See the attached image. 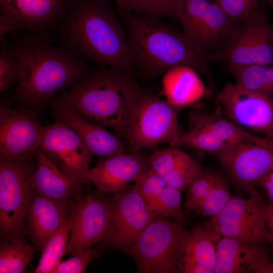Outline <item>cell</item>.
Masks as SVG:
<instances>
[{"instance_id":"cell-1","label":"cell","mask_w":273,"mask_h":273,"mask_svg":"<svg viewBox=\"0 0 273 273\" xmlns=\"http://www.w3.org/2000/svg\"><path fill=\"white\" fill-rule=\"evenodd\" d=\"M3 43L19 67L13 97L21 106L39 114L59 91L89 75L86 59L51 44L50 35L26 32L14 34Z\"/></svg>"},{"instance_id":"cell-2","label":"cell","mask_w":273,"mask_h":273,"mask_svg":"<svg viewBox=\"0 0 273 273\" xmlns=\"http://www.w3.org/2000/svg\"><path fill=\"white\" fill-rule=\"evenodd\" d=\"M110 0H70L56 29L62 47L130 75L136 67Z\"/></svg>"},{"instance_id":"cell-3","label":"cell","mask_w":273,"mask_h":273,"mask_svg":"<svg viewBox=\"0 0 273 273\" xmlns=\"http://www.w3.org/2000/svg\"><path fill=\"white\" fill-rule=\"evenodd\" d=\"M129 48L136 68L149 77L169 69L186 65L210 77L209 58L200 53L160 18L121 10Z\"/></svg>"},{"instance_id":"cell-4","label":"cell","mask_w":273,"mask_h":273,"mask_svg":"<svg viewBox=\"0 0 273 273\" xmlns=\"http://www.w3.org/2000/svg\"><path fill=\"white\" fill-rule=\"evenodd\" d=\"M143 91L131 75L108 67L89 75L56 98L88 119L126 138L130 114Z\"/></svg>"},{"instance_id":"cell-5","label":"cell","mask_w":273,"mask_h":273,"mask_svg":"<svg viewBox=\"0 0 273 273\" xmlns=\"http://www.w3.org/2000/svg\"><path fill=\"white\" fill-rule=\"evenodd\" d=\"M175 17L187 39L209 59L224 48L239 24L212 0H177Z\"/></svg>"},{"instance_id":"cell-6","label":"cell","mask_w":273,"mask_h":273,"mask_svg":"<svg viewBox=\"0 0 273 273\" xmlns=\"http://www.w3.org/2000/svg\"><path fill=\"white\" fill-rule=\"evenodd\" d=\"M35 155L30 158L0 156V230L7 240L20 237L34 191L32 176Z\"/></svg>"},{"instance_id":"cell-7","label":"cell","mask_w":273,"mask_h":273,"mask_svg":"<svg viewBox=\"0 0 273 273\" xmlns=\"http://www.w3.org/2000/svg\"><path fill=\"white\" fill-rule=\"evenodd\" d=\"M166 218L153 217L131 248L139 272H177L187 230L184 219Z\"/></svg>"},{"instance_id":"cell-8","label":"cell","mask_w":273,"mask_h":273,"mask_svg":"<svg viewBox=\"0 0 273 273\" xmlns=\"http://www.w3.org/2000/svg\"><path fill=\"white\" fill-rule=\"evenodd\" d=\"M181 109L156 94L143 90L130 114L126 139L132 151L169 145L181 134L178 117Z\"/></svg>"},{"instance_id":"cell-9","label":"cell","mask_w":273,"mask_h":273,"mask_svg":"<svg viewBox=\"0 0 273 273\" xmlns=\"http://www.w3.org/2000/svg\"><path fill=\"white\" fill-rule=\"evenodd\" d=\"M209 61L222 63L228 68L273 65V25L267 20L264 5L237 25L226 46Z\"/></svg>"},{"instance_id":"cell-10","label":"cell","mask_w":273,"mask_h":273,"mask_svg":"<svg viewBox=\"0 0 273 273\" xmlns=\"http://www.w3.org/2000/svg\"><path fill=\"white\" fill-rule=\"evenodd\" d=\"M262 201L252 190L248 199L233 196L225 208L211 217L205 226L218 239L225 237L249 244L273 245V236L262 214Z\"/></svg>"},{"instance_id":"cell-11","label":"cell","mask_w":273,"mask_h":273,"mask_svg":"<svg viewBox=\"0 0 273 273\" xmlns=\"http://www.w3.org/2000/svg\"><path fill=\"white\" fill-rule=\"evenodd\" d=\"M112 211L107 231L100 240L102 247L129 253L131 248L155 217L146 200L134 186H128L113 195Z\"/></svg>"},{"instance_id":"cell-12","label":"cell","mask_w":273,"mask_h":273,"mask_svg":"<svg viewBox=\"0 0 273 273\" xmlns=\"http://www.w3.org/2000/svg\"><path fill=\"white\" fill-rule=\"evenodd\" d=\"M70 0H0V41L13 31L49 35L56 29Z\"/></svg>"},{"instance_id":"cell-13","label":"cell","mask_w":273,"mask_h":273,"mask_svg":"<svg viewBox=\"0 0 273 273\" xmlns=\"http://www.w3.org/2000/svg\"><path fill=\"white\" fill-rule=\"evenodd\" d=\"M234 122L273 140V99L269 96L228 83L216 95Z\"/></svg>"},{"instance_id":"cell-14","label":"cell","mask_w":273,"mask_h":273,"mask_svg":"<svg viewBox=\"0 0 273 273\" xmlns=\"http://www.w3.org/2000/svg\"><path fill=\"white\" fill-rule=\"evenodd\" d=\"M46 130L38 113L24 107L0 105V156L30 158L40 147Z\"/></svg>"},{"instance_id":"cell-15","label":"cell","mask_w":273,"mask_h":273,"mask_svg":"<svg viewBox=\"0 0 273 273\" xmlns=\"http://www.w3.org/2000/svg\"><path fill=\"white\" fill-rule=\"evenodd\" d=\"M98 190L71 205L72 214L65 253L73 255L90 248L105 234L112 211V199Z\"/></svg>"},{"instance_id":"cell-16","label":"cell","mask_w":273,"mask_h":273,"mask_svg":"<svg viewBox=\"0 0 273 273\" xmlns=\"http://www.w3.org/2000/svg\"><path fill=\"white\" fill-rule=\"evenodd\" d=\"M41 149L81 186L89 183V165L93 155L77 134L60 120L46 126Z\"/></svg>"},{"instance_id":"cell-17","label":"cell","mask_w":273,"mask_h":273,"mask_svg":"<svg viewBox=\"0 0 273 273\" xmlns=\"http://www.w3.org/2000/svg\"><path fill=\"white\" fill-rule=\"evenodd\" d=\"M239 184L250 187L273 171V151L252 142L228 144L213 154Z\"/></svg>"},{"instance_id":"cell-18","label":"cell","mask_w":273,"mask_h":273,"mask_svg":"<svg viewBox=\"0 0 273 273\" xmlns=\"http://www.w3.org/2000/svg\"><path fill=\"white\" fill-rule=\"evenodd\" d=\"M48 104L55 119L73 130L93 155L105 159L125 153L123 144L102 125L85 118L56 97Z\"/></svg>"},{"instance_id":"cell-19","label":"cell","mask_w":273,"mask_h":273,"mask_svg":"<svg viewBox=\"0 0 273 273\" xmlns=\"http://www.w3.org/2000/svg\"><path fill=\"white\" fill-rule=\"evenodd\" d=\"M150 168L149 157L140 151L101 159L89 170V180L98 190L115 195Z\"/></svg>"},{"instance_id":"cell-20","label":"cell","mask_w":273,"mask_h":273,"mask_svg":"<svg viewBox=\"0 0 273 273\" xmlns=\"http://www.w3.org/2000/svg\"><path fill=\"white\" fill-rule=\"evenodd\" d=\"M264 244L219 237L214 273H273V263Z\"/></svg>"},{"instance_id":"cell-21","label":"cell","mask_w":273,"mask_h":273,"mask_svg":"<svg viewBox=\"0 0 273 273\" xmlns=\"http://www.w3.org/2000/svg\"><path fill=\"white\" fill-rule=\"evenodd\" d=\"M72 203L51 198L34 191L26 214L31 239L42 249L61 224Z\"/></svg>"},{"instance_id":"cell-22","label":"cell","mask_w":273,"mask_h":273,"mask_svg":"<svg viewBox=\"0 0 273 273\" xmlns=\"http://www.w3.org/2000/svg\"><path fill=\"white\" fill-rule=\"evenodd\" d=\"M217 239L205 225L187 230L177 272L213 273Z\"/></svg>"},{"instance_id":"cell-23","label":"cell","mask_w":273,"mask_h":273,"mask_svg":"<svg viewBox=\"0 0 273 273\" xmlns=\"http://www.w3.org/2000/svg\"><path fill=\"white\" fill-rule=\"evenodd\" d=\"M35 158L36 166L32 176L34 191L51 198L65 200L83 191L82 186L65 173L40 147Z\"/></svg>"},{"instance_id":"cell-24","label":"cell","mask_w":273,"mask_h":273,"mask_svg":"<svg viewBox=\"0 0 273 273\" xmlns=\"http://www.w3.org/2000/svg\"><path fill=\"white\" fill-rule=\"evenodd\" d=\"M149 161L150 168L167 185L181 192L187 189L201 165L189 154L172 146L155 151L149 157Z\"/></svg>"},{"instance_id":"cell-25","label":"cell","mask_w":273,"mask_h":273,"mask_svg":"<svg viewBox=\"0 0 273 273\" xmlns=\"http://www.w3.org/2000/svg\"><path fill=\"white\" fill-rule=\"evenodd\" d=\"M163 74L165 100L180 109L197 103L205 93V86L197 71L190 66H176Z\"/></svg>"},{"instance_id":"cell-26","label":"cell","mask_w":273,"mask_h":273,"mask_svg":"<svg viewBox=\"0 0 273 273\" xmlns=\"http://www.w3.org/2000/svg\"><path fill=\"white\" fill-rule=\"evenodd\" d=\"M190 125L207 129L226 144L252 142L261 145L262 137L254 135L229 120L195 107L189 113Z\"/></svg>"},{"instance_id":"cell-27","label":"cell","mask_w":273,"mask_h":273,"mask_svg":"<svg viewBox=\"0 0 273 273\" xmlns=\"http://www.w3.org/2000/svg\"><path fill=\"white\" fill-rule=\"evenodd\" d=\"M72 220L70 208L61 224L48 240L42 249L36 273H52L66 252Z\"/></svg>"},{"instance_id":"cell-28","label":"cell","mask_w":273,"mask_h":273,"mask_svg":"<svg viewBox=\"0 0 273 273\" xmlns=\"http://www.w3.org/2000/svg\"><path fill=\"white\" fill-rule=\"evenodd\" d=\"M228 69L235 83L248 89L273 97V65H251Z\"/></svg>"},{"instance_id":"cell-29","label":"cell","mask_w":273,"mask_h":273,"mask_svg":"<svg viewBox=\"0 0 273 273\" xmlns=\"http://www.w3.org/2000/svg\"><path fill=\"white\" fill-rule=\"evenodd\" d=\"M34 253L31 244L21 237L1 243L0 272H23Z\"/></svg>"},{"instance_id":"cell-30","label":"cell","mask_w":273,"mask_h":273,"mask_svg":"<svg viewBox=\"0 0 273 273\" xmlns=\"http://www.w3.org/2000/svg\"><path fill=\"white\" fill-rule=\"evenodd\" d=\"M228 144L207 129L190 125L188 132L180 134L169 146L205 151L213 155Z\"/></svg>"},{"instance_id":"cell-31","label":"cell","mask_w":273,"mask_h":273,"mask_svg":"<svg viewBox=\"0 0 273 273\" xmlns=\"http://www.w3.org/2000/svg\"><path fill=\"white\" fill-rule=\"evenodd\" d=\"M222 178L214 171L201 165L189 183L186 207L195 210L198 204Z\"/></svg>"},{"instance_id":"cell-32","label":"cell","mask_w":273,"mask_h":273,"mask_svg":"<svg viewBox=\"0 0 273 273\" xmlns=\"http://www.w3.org/2000/svg\"><path fill=\"white\" fill-rule=\"evenodd\" d=\"M120 10L158 18L175 17L177 0H110Z\"/></svg>"},{"instance_id":"cell-33","label":"cell","mask_w":273,"mask_h":273,"mask_svg":"<svg viewBox=\"0 0 273 273\" xmlns=\"http://www.w3.org/2000/svg\"><path fill=\"white\" fill-rule=\"evenodd\" d=\"M181 191L166 185L154 203L152 210L155 216L184 219L181 209Z\"/></svg>"},{"instance_id":"cell-34","label":"cell","mask_w":273,"mask_h":273,"mask_svg":"<svg viewBox=\"0 0 273 273\" xmlns=\"http://www.w3.org/2000/svg\"><path fill=\"white\" fill-rule=\"evenodd\" d=\"M233 197L222 178L198 204L195 211L205 216H214L225 208Z\"/></svg>"},{"instance_id":"cell-35","label":"cell","mask_w":273,"mask_h":273,"mask_svg":"<svg viewBox=\"0 0 273 273\" xmlns=\"http://www.w3.org/2000/svg\"><path fill=\"white\" fill-rule=\"evenodd\" d=\"M134 182V187L146 200L151 209L156 199L167 185L151 168L142 173Z\"/></svg>"},{"instance_id":"cell-36","label":"cell","mask_w":273,"mask_h":273,"mask_svg":"<svg viewBox=\"0 0 273 273\" xmlns=\"http://www.w3.org/2000/svg\"><path fill=\"white\" fill-rule=\"evenodd\" d=\"M224 13L235 23L249 18L262 5L261 0H215Z\"/></svg>"},{"instance_id":"cell-37","label":"cell","mask_w":273,"mask_h":273,"mask_svg":"<svg viewBox=\"0 0 273 273\" xmlns=\"http://www.w3.org/2000/svg\"><path fill=\"white\" fill-rule=\"evenodd\" d=\"M19 77V67L15 58L2 43L0 53V94L8 90Z\"/></svg>"},{"instance_id":"cell-38","label":"cell","mask_w":273,"mask_h":273,"mask_svg":"<svg viewBox=\"0 0 273 273\" xmlns=\"http://www.w3.org/2000/svg\"><path fill=\"white\" fill-rule=\"evenodd\" d=\"M98 255L96 250L89 248L65 261H60L52 273L84 272L88 265Z\"/></svg>"},{"instance_id":"cell-39","label":"cell","mask_w":273,"mask_h":273,"mask_svg":"<svg viewBox=\"0 0 273 273\" xmlns=\"http://www.w3.org/2000/svg\"><path fill=\"white\" fill-rule=\"evenodd\" d=\"M262 211L266 226L273 236V203H262Z\"/></svg>"},{"instance_id":"cell-40","label":"cell","mask_w":273,"mask_h":273,"mask_svg":"<svg viewBox=\"0 0 273 273\" xmlns=\"http://www.w3.org/2000/svg\"><path fill=\"white\" fill-rule=\"evenodd\" d=\"M266 141L265 147L273 151V140L267 138Z\"/></svg>"},{"instance_id":"cell-41","label":"cell","mask_w":273,"mask_h":273,"mask_svg":"<svg viewBox=\"0 0 273 273\" xmlns=\"http://www.w3.org/2000/svg\"><path fill=\"white\" fill-rule=\"evenodd\" d=\"M266 3L269 4L273 8V0H264Z\"/></svg>"}]
</instances>
